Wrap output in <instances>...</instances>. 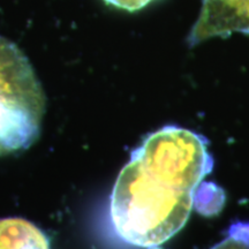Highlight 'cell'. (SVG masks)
I'll return each mask as SVG.
<instances>
[{"instance_id": "5", "label": "cell", "mask_w": 249, "mask_h": 249, "mask_svg": "<svg viewBox=\"0 0 249 249\" xmlns=\"http://www.w3.org/2000/svg\"><path fill=\"white\" fill-rule=\"evenodd\" d=\"M103 1L116 8L128 12H135L144 8L145 6H148L154 0H103Z\"/></svg>"}, {"instance_id": "1", "label": "cell", "mask_w": 249, "mask_h": 249, "mask_svg": "<svg viewBox=\"0 0 249 249\" xmlns=\"http://www.w3.org/2000/svg\"><path fill=\"white\" fill-rule=\"evenodd\" d=\"M211 170L202 136L176 126L150 134L114 183L110 201L114 232L141 248L169 241L188 220L195 189Z\"/></svg>"}, {"instance_id": "4", "label": "cell", "mask_w": 249, "mask_h": 249, "mask_svg": "<svg viewBox=\"0 0 249 249\" xmlns=\"http://www.w3.org/2000/svg\"><path fill=\"white\" fill-rule=\"evenodd\" d=\"M210 249H249V223H236L219 244Z\"/></svg>"}, {"instance_id": "3", "label": "cell", "mask_w": 249, "mask_h": 249, "mask_svg": "<svg viewBox=\"0 0 249 249\" xmlns=\"http://www.w3.org/2000/svg\"><path fill=\"white\" fill-rule=\"evenodd\" d=\"M0 249H50L48 236L23 218L0 219Z\"/></svg>"}, {"instance_id": "2", "label": "cell", "mask_w": 249, "mask_h": 249, "mask_svg": "<svg viewBox=\"0 0 249 249\" xmlns=\"http://www.w3.org/2000/svg\"><path fill=\"white\" fill-rule=\"evenodd\" d=\"M45 95L24 53L0 36V157L27 150L39 138Z\"/></svg>"}]
</instances>
